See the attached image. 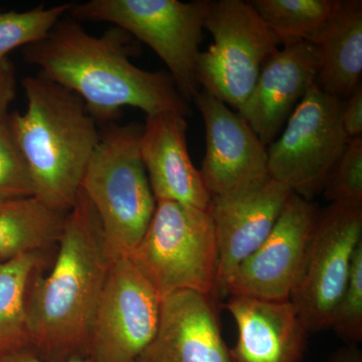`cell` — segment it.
Listing matches in <instances>:
<instances>
[{
    "mask_svg": "<svg viewBox=\"0 0 362 362\" xmlns=\"http://www.w3.org/2000/svg\"><path fill=\"white\" fill-rule=\"evenodd\" d=\"M204 28L214 42L199 54L197 82L238 112L280 42L250 1L243 0L209 1Z\"/></svg>",
    "mask_w": 362,
    "mask_h": 362,
    "instance_id": "cell-7",
    "label": "cell"
},
{
    "mask_svg": "<svg viewBox=\"0 0 362 362\" xmlns=\"http://www.w3.org/2000/svg\"><path fill=\"white\" fill-rule=\"evenodd\" d=\"M33 197L32 173L7 117L0 122V201Z\"/></svg>",
    "mask_w": 362,
    "mask_h": 362,
    "instance_id": "cell-23",
    "label": "cell"
},
{
    "mask_svg": "<svg viewBox=\"0 0 362 362\" xmlns=\"http://www.w3.org/2000/svg\"><path fill=\"white\" fill-rule=\"evenodd\" d=\"M161 300L129 257L112 262L90 329V362H138L158 329Z\"/></svg>",
    "mask_w": 362,
    "mask_h": 362,
    "instance_id": "cell-10",
    "label": "cell"
},
{
    "mask_svg": "<svg viewBox=\"0 0 362 362\" xmlns=\"http://www.w3.org/2000/svg\"><path fill=\"white\" fill-rule=\"evenodd\" d=\"M226 308L232 314L238 340L230 349L233 362H301L307 334L290 300L228 296Z\"/></svg>",
    "mask_w": 362,
    "mask_h": 362,
    "instance_id": "cell-17",
    "label": "cell"
},
{
    "mask_svg": "<svg viewBox=\"0 0 362 362\" xmlns=\"http://www.w3.org/2000/svg\"><path fill=\"white\" fill-rule=\"evenodd\" d=\"M317 213L310 201L291 194L268 237L233 271L225 297L289 300L303 266Z\"/></svg>",
    "mask_w": 362,
    "mask_h": 362,
    "instance_id": "cell-11",
    "label": "cell"
},
{
    "mask_svg": "<svg viewBox=\"0 0 362 362\" xmlns=\"http://www.w3.org/2000/svg\"><path fill=\"white\" fill-rule=\"evenodd\" d=\"M0 362H47L42 361L35 354H33L30 350L16 352V354H9V356L0 357ZM63 362H90L88 357H78V358L70 359V361Z\"/></svg>",
    "mask_w": 362,
    "mask_h": 362,
    "instance_id": "cell-28",
    "label": "cell"
},
{
    "mask_svg": "<svg viewBox=\"0 0 362 362\" xmlns=\"http://www.w3.org/2000/svg\"><path fill=\"white\" fill-rule=\"evenodd\" d=\"M42 252L0 261V357L30 351L26 299Z\"/></svg>",
    "mask_w": 362,
    "mask_h": 362,
    "instance_id": "cell-20",
    "label": "cell"
},
{
    "mask_svg": "<svg viewBox=\"0 0 362 362\" xmlns=\"http://www.w3.org/2000/svg\"><path fill=\"white\" fill-rule=\"evenodd\" d=\"M218 299L195 291L162 298L158 329L138 362H233Z\"/></svg>",
    "mask_w": 362,
    "mask_h": 362,
    "instance_id": "cell-15",
    "label": "cell"
},
{
    "mask_svg": "<svg viewBox=\"0 0 362 362\" xmlns=\"http://www.w3.org/2000/svg\"><path fill=\"white\" fill-rule=\"evenodd\" d=\"M361 243V204H330L317 213L303 266L289 299L309 332L331 328Z\"/></svg>",
    "mask_w": 362,
    "mask_h": 362,
    "instance_id": "cell-9",
    "label": "cell"
},
{
    "mask_svg": "<svg viewBox=\"0 0 362 362\" xmlns=\"http://www.w3.org/2000/svg\"><path fill=\"white\" fill-rule=\"evenodd\" d=\"M250 4L280 45L296 40L314 45L339 0H252Z\"/></svg>",
    "mask_w": 362,
    "mask_h": 362,
    "instance_id": "cell-21",
    "label": "cell"
},
{
    "mask_svg": "<svg viewBox=\"0 0 362 362\" xmlns=\"http://www.w3.org/2000/svg\"><path fill=\"white\" fill-rule=\"evenodd\" d=\"M185 116L163 112L146 117L140 156L157 201L175 202L207 211L211 194L190 158Z\"/></svg>",
    "mask_w": 362,
    "mask_h": 362,
    "instance_id": "cell-16",
    "label": "cell"
},
{
    "mask_svg": "<svg viewBox=\"0 0 362 362\" xmlns=\"http://www.w3.org/2000/svg\"><path fill=\"white\" fill-rule=\"evenodd\" d=\"M314 45L319 54L316 85L342 100L361 85L362 2L339 0Z\"/></svg>",
    "mask_w": 362,
    "mask_h": 362,
    "instance_id": "cell-18",
    "label": "cell"
},
{
    "mask_svg": "<svg viewBox=\"0 0 362 362\" xmlns=\"http://www.w3.org/2000/svg\"><path fill=\"white\" fill-rule=\"evenodd\" d=\"M194 100L206 128L199 170L211 197L270 176L267 147L240 114L204 90Z\"/></svg>",
    "mask_w": 362,
    "mask_h": 362,
    "instance_id": "cell-13",
    "label": "cell"
},
{
    "mask_svg": "<svg viewBox=\"0 0 362 362\" xmlns=\"http://www.w3.org/2000/svg\"><path fill=\"white\" fill-rule=\"evenodd\" d=\"M135 45L134 37L116 26L96 37L64 16L47 37L25 47L23 56L45 78L78 95L97 123L113 122L124 107L147 116H187V102L168 74L142 70L130 61Z\"/></svg>",
    "mask_w": 362,
    "mask_h": 362,
    "instance_id": "cell-1",
    "label": "cell"
},
{
    "mask_svg": "<svg viewBox=\"0 0 362 362\" xmlns=\"http://www.w3.org/2000/svg\"><path fill=\"white\" fill-rule=\"evenodd\" d=\"M318 68L317 47L304 40L282 45L262 68L254 90L238 113L266 147L278 138L316 82Z\"/></svg>",
    "mask_w": 362,
    "mask_h": 362,
    "instance_id": "cell-14",
    "label": "cell"
},
{
    "mask_svg": "<svg viewBox=\"0 0 362 362\" xmlns=\"http://www.w3.org/2000/svg\"><path fill=\"white\" fill-rule=\"evenodd\" d=\"M322 192L331 204L362 206V137L347 141L331 169Z\"/></svg>",
    "mask_w": 362,
    "mask_h": 362,
    "instance_id": "cell-24",
    "label": "cell"
},
{
    "mask_svg": "<svg viewBox=\"0 0 362 362\" xmlns=\"http://www.w3.org/2000/svg\"><path fill=\"white\" fill-rule=\"evenodd\" d=\"M331 328L350 341L362 339V243L354 254L349 281L338 302Z\"/></svg>",
    "mask_w": 362,
    "mask_h": 362,
    "instance_id": "cell-25",
    "label": "cell"
},
{
    "mask_svg": "<svg viewBox=\"0 0 362 362\" xmlns=\"http://www.w3.org/2000/svg\"><path fill=\"white\" fill-rule=\"evenodd\" d=\"M16 93V70L13 62L6 58L0 59V122L8 117V109Z\"/></svg>",
    "mask_w": 362,
    "mask_h": 362,
    "instance_id": "cell-27",
    "label": "cell"
},
{
    "mask_svg": "<svg viewBox=\"0 0 362 362\" xmlns=\"http://www.w3.org/2000/svg\"><path fill=\"white\" fill-rule=\"evenodd\" d=\"M73 4L40 6L30 11H0V59L16 47H28L47 37L54 26L70 13Z\"/></svg>",
    "mask_w": 362,
    "mask_h": 362,
    "instance_id": "cell-22",
    "label": "cell"
},
{
    "mask_svg": "<svg viewBox=\"0 0 362 362\" xmlns=\"http://www.w3.org/2000/svg\"><path fill=\"white\" fill-rule=\"evenodd\" d=\"M342 100L313 83L267 148L268 173L293 194L310 201L322 192L349 138L341 123Z\"/></svg>",
    "mask_w": 362,
    "mask_h": 362,
    "instance_id": "cell-8",
    "label": "cell"
},
{
    "mask_svg": "<svg viewBox=\"0 0 362 362\" xmlns=\"http://www.w3.org/2000/svg\"><path fill=\"white\" fill-rule=\"evenodd\" d=\"M66 214L35 197L0 201V261L42 252L58 243Z\"/></svg>",
    "mask_w": 362,
    "mask_h": 362,
    "instance_id": "cell-19",
    "label": "cell"
},
{
    "mask_svg": "<svg viewBox=\"0 0 362 362\" xmlns=\"http://www.w3.org/2000/svg\"><path fill=\"white\" fill-rule=\"evenodd\" d=\"M330 362H362L361 354L356 346L346 347L335 352Z\"/></svg>",
    "mask_w": 362,
    "mask_h": 362,
    "instance_id": "cell-29",
    "label": "cell"
},
{
    "mask_svg": "<svg viewBox=\"0 0 362 362\" xmlns=\"http://www.w3.org/2000/svg\"><path fill=\"white\" fill-rule=\"evenodd\" d=\"M23 86L28 108L9 114L8 121L32 173L35 197L68 213L101 132L75 93L40 73L26 77Z\"/></svg>",
    "mask_w": 362,
    "mask_h": 362,
    "instance_id": "cell-3",
    "label": "cell"
},
{
    "mask_svg": "<svg viewBox=\"0 0 362 362\" xmlns=\"http://www.w3.org/2000/svg\"><path fill=\"white\" fill-rule=\"evenodd\" d=\"M209 6L207 0H90L73 4L69 14L78 21L113 23L148 45L187 102L199 92L197 63Z\"/></svg>",
    "mask_w": 362,
    "mask_h": 362,
    "instance_id": "cell-6",
    "label": "cell"
},
{
    "mask_svg": "<svg viewBox=\"0 0 362 362\" xmlns=\"http://www.w3.org/2000/svg\"><path fill=\"white\" fill-rule=\"evenodd\" d=\"M293 192L271 176L213 195L209 211L218 245L216 296L237 267L268 237Z\"/></svg>",
    "mask_w": 362,
    "mask_h": 362,
    "instance_id": "cell-12",
    "label": "cell"
},
{
    "mask_svg": "<svg viewBox=\"0 0 362 362\" xmlns=\"http://www.w3.org/2000/svg\"><path fill=\"white\" fill-rule=\"evenodd\" d=\"M129 258L161 299L180 291L218 299V245L207 211L157 201L148 228Z\"/></svg>",
    "mask_w": 362,
    "mask_h": 362,
    "instance_id": "cell-5",
    "label": "cell"
},
{
    "mask_svg": "<svg viewBox=\"0 0 362 362\" xmlns=\"http://www.w3.org/2000/svg\"><path fill=\"white\" fill-rule=\"evenodd\" d=\"M341 123L343 130L349 139L361 137L362 134V86L354 92L346 101L342 102Z\"/></svg>",
    "mask_w": 362,
    "mask_h": 362,
    "instance_id": "cell-26",
    "label": "cell"
},
{
    "mask_svg": "<svg viewBox=\"0 0 362 362\" xmlns=\"http://www.w3.org/2000/svg\"><path fill=\"white\" fill-rule=\"evenodd\" d=\"M142 128L136 123L111 124L102 131L81 185L99 218L110 264L131 256L156 211L140 156Z\"/></svg>",
    "mask_w": 362,
    "mask_h": 362,
    "instance_id": "cell-4",
    "label": "cell"
},
{
    "mask_svg": "<svg viewBox=\"0 0 362 362\" xmlns=\"http://www.w3.org/2000/svg\"><path fill=\"white\" fill-rule=\"evenodd\" d=\"M51 273L32 279L26 299L30 351L42 361L88 357L110 262L96 211L82 189L68 211Z\"/></svg>",
    "mask_w": 362,
    "mask_h": 362,
    "instance_id": "cell-2",
    "label": "cell"
}]
</instances>
